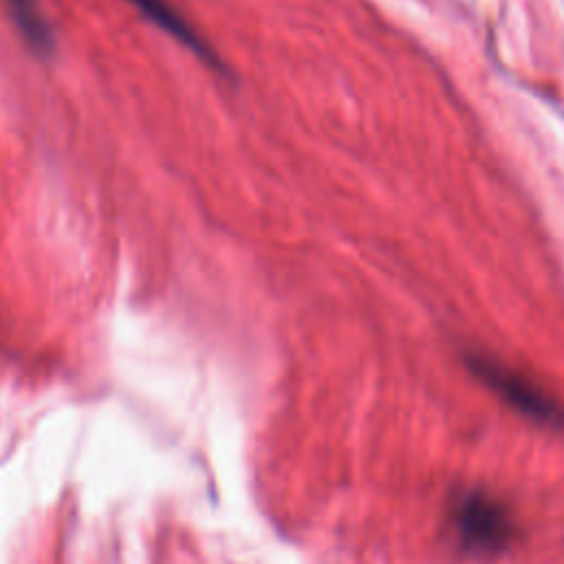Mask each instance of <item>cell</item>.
I'll list each match as a JSON object with an SVG mask.
<instances>
[{
  "instance_id": "cell-1",
  "label": "cell",
  "mask_w": 564,
  "mask_h": 564,
  "mask_svg": "<svg viewBox=\"0 0 564 564\" xmlns=\"http://www.w3.org/2000/svg\"><path fill=\"white\" fill-rule=\"evenodd\" d=\"M449 529L456 544L471 555H498L511 546L516 524L509 509L491 494L469 489L449 507Z\"/></svg>"
},
{
  "instance_id": "cell-2",
  "label": "cell",
  "mask_w": 564,
  "mask_h": 564,
  "mask_svg": "<svg viewBox=\"0 0 564 564\" xmlns=\"http://www.w3.org/2000/svg\"><path fill=\"white\" fill-rule=\"evenodd\" d=\"M469 368L489 386L507 405L518 410L531 421L564 427V405L553 399L542 386L533 383L529 377L520 375L513 368H507L494 359L474 355Z\"/></svg>"
},
{
  "instance_id": "cell-3",
  "label": "cell",
  "mask_w": 564,
  "mask_h": 564,
  "mask_svg": "<svg viewBox=\"0 0 564 564\" xmlns=\"http://www.w3.org/2000/svg\"><path fill=\"white\" fill-rule=\"evenodd\" d=\"M126 2L134 4L148 20H152L161 31L172 35L181 46L192 51L207 66L223 70V62L218 53L170 0H126Z\"/></svg>"
},
{
  "instance_id": "cell-4",
  "label": "cell",
  "mask_w": 564,
  "mask_h": 564,
  "mask_svg": "<svg viewBox=\"0 0 564 564\" xmlns=\"http://www.w3.org/2000/svg\"><path fill=\"white\" fill-rule=\"evenodd\" d=\"M18 33L37 57H48L55 51V33L37 0H2Z\"/></svg>"
}]
</instances>
